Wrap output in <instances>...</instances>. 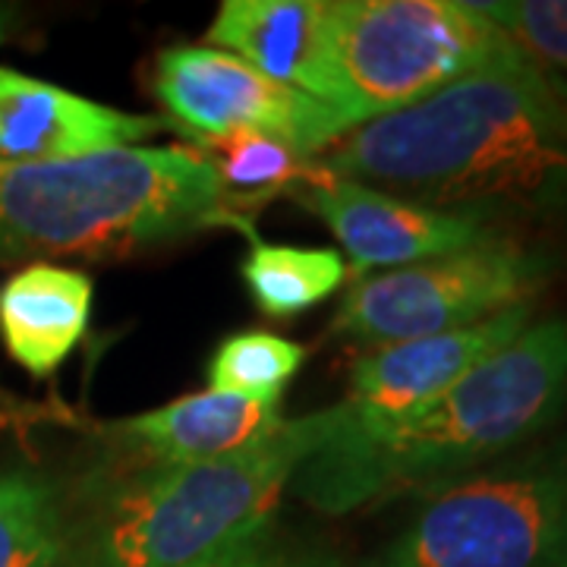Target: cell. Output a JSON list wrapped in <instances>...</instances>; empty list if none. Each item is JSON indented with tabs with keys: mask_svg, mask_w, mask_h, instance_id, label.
Returning <instances> with one entry per match:
<instances>
[{
	"mask_svg": "<svg viewBox=\"0 0 567 567\" xmlns=\"http://www.w3.org/2000/svg\"><path fill=\"white\" fill-rule=\"evenodd\" d=\"M533 306H511L486 322L369 350L353 363L344 401L363 416H401L442 398L466 372L507 347L529 324Z\"/></svg>",
	"mask_w": 567,
	"mask_h": 567,
	"instance_id": "11",
	"label": "cell"
},
{
	"mask_svg": "<svg viewBox=\"0 0 567 567\" xmlns=\"http://www.w3.org/2000/svg\"><path fill=\"white\" fill-rule=\"evenodd\" d=\"M92 316V281L80 268L32 262L0 284V341L29 375L48 379L76 350Z\"/></svg>",
	"mask_w": 567,
	"mask_h": 567,
	"instance_id": "14",
	"label": "cell"
},
{
	"mask_svg": "<svg viewBox=\"0 0 567 567\" xmlns=\"http://www.w3.org/2000/svg\"><path fill=\"white\" fill-rule=\"evenodd\" d=\"M249 224L189 145H136L76 162H0V265L126 256Z\"/></svg>",
	"mask_w": 567,
	"mask_h": 567,
	"instance_id": "4",
	"label": "cell"
},
{
	"mask_svg": "<svg viewBox=\"0 0 567 567\" xmlns=\"http://www.w3.org/2000/svg\"><path fill=\"white\" fill-rule=\"evenodd\" d=\"M155 95L196 140L259 133L290 145L309 162L350 133L328 104L268 80L240 58L208 44L162 51L155 61Z\"/></svg>",
	"mask_w": 567,
	"mask_h": 567,
	"instance_id": "8",
	"label": "cell"
},
{
	"mask_svg": "<svg viewBox=\"0 0 567 567\" xmlns=\"http://www.w3.org/2000/svg\"><path fill=\"white\" fill-rule=\"evenodd\" d=\"M548 271L546 252L495 234L439 259L357 281L334 319V331L375 350L470 328L511 306L529 303Z\"/></svg>",
	"mask_w": 567,
	"mask_h": 567,
	"instance_id": "7",
	"label": "cell"
},
{
	"mask_svg": "<svg viewBox=\"0 0 567 567\" xmlns=\"http://www.w3.org/2000/svg\"><path fill=\"white\" fill-rule=\"evenodd\" d=\"M514 48L461 0H331L322 104L357 130L432 99Z\"/></svg>",
	"mask_w": 567,
	"mask_h": 567,
	"instance_id": "5",
	"label": "cell"
},
{
	"mask_svg": "<svg viewBox=\"0 0 567 567\" xmlns=\"http://www.w3.org/2000/svg\"><path fill=\"white\" fill-rule=\"evenodd\" d=\"M331 0H224L208 48L227 51L268 80L322 102Z\"/></svg>",
	"mask_w": 567,
	"mask_h": 567,
	"instance_id": "13",
	"label": "cell"
},
{
	"mask_svg": "<svg viewBox=\"0 0 567 567\" xmlns=\"http://www.w3.org/2000/svg\"><path fill=\"white\" fill-rule=\"evenodd\" d=\"M244 259L246 290L268 319H293L328 300L347 278V262L334 249L275 246L249 234Z\"/></svg>",
	"mask_w": 567,
	"mask_h": 567,
	"instance_id": "15",
	"label": "cell"
},
{
	"mask_svg": "<svg viewBox=\"0 0 567 567\" xmlns=\"http://www.w3.org/2000/svg\"><path fill=\"white\" fill-rule=\"evenodd\" d=\"M473 10L498 25L529 58L567 76V0H492L473 3Z\"/></svg>",
	"mask_w": 567,
	"mask_h": 567,
	"instance_id": "19",
	"label": "cell"
},
{
	"mask_svg": "<svg viewBox=\"0 0 567 567\" xmlns=\"http://www.w3.org/2000/svg\"><path fill=\"white\" fill-rule=\"evenodd\" d=\"M357 567H567V435L432 492Z\"/></svg>",
	"mask_w": 567,
	"mask_h": 567,
	"instance_id": "6",
	"label": "cell"
},
{
	"mask_svg": "<svg viewBox=\"0 0 567 567\" xmlns=\"http://www.w3.org/2000/svg\"><path fill=\"white\" fill-rule=\"evenodd\" d=\"M164 130H171V123L162 117L126 114L54 82L0 66V162H76L136 148Z\"/></svg>",
	"mask_w": 567,
	"mask_h": 567,
	"instance_id": "10",
	"label": "cell"
},
{
	"mask_svg": "<svg viewBox=\"0 0 567 567\" xmlns=\"http://www.w3.org/2000/svg\"><path fill=\"white\" fill-rule=\"evenodd\" d=\"M66 511L35 470H0V567H63Z\"/></svg>",
	"mask_w": 567,
	"mask_h": 567,
	"instance_id": "16",
	"label": "cell"
},
{
	"mask_svg": "<svg viewBox=\"0 0 567 567\" xmlns=\"http://www.w3.org/2000/svg\"><path fill=\"white\" fill-rule=\"evenodd\" d=\"M344 401L218 461L99 473L66 520L63 567H193L275 520L306 457L338 432Z\"/></svg>",
	"mask_w": 567,
	"mask_h": 567,
	"instance_id": "3",
	"label": "cell"
},
{
	"mask_svg": "<svg viewBox=\"0 0 567 567\" xmlns=\"http://www.w3.org/2000/svg\"><path fill=\"white\" fill-rule=\"evenodd\" d=\"M316 164L492 221L567 215V76L517 44L432 99L350 130Z\"/></svg>",
	"mask_w": 567,
	"mask_h": 567,
	"instance_id": "1",
	"label": "cell"
},
{
	"mask_svg": "<svg viewBox=\"0 0 567 567\" xmlns=\"http://www.w3.org/2000/svg\"><path fill=\"white\" fill-rule=\"evenodd\" d=\"M567 404V322L527 324L442 398L401 416H363L344 401L338 432L290 488L324 514L388 505L451 486L543 435Z\"/></svg>",
	"mask_w": 567,
	"mask_h": 567,
	"instance_id": "2",
	"label": "cell"
},
{
	"mask_svg": "<svg viewBox=\"0 0 567 567\" xmlns=\"http://www.w3.org/2000/svg\"><path fill=\"white\" fill-rule=\"evenodd\" d=\"M284 423L281 404H259L218 391L104 425V445L136 466H186L244 451Z\"/></svg>",
	"mask_w": 567,
	"mask_h": 567,
	"instance_id": "12",
	"label": "cell"
},
{
	"mask_svg": "<svg viewBox=\"0 0 567 567\" xmlns=\"http://www.w3.org/2000/svg\"><path fill=\"white\" fill-rule=\"evenodd\" d=\"M290 196L328 224L357 271L429 262L498 234L486 215L410 203L363 183L341 181L319 164Z\"/></svg>",
	"mask_w": 567,
	"mask_h": 567,
	"instance_id": "9",
	"label": "cell"
},
{
	"mask_svg": "<svg viewBox=\"0 0 567 567\" xmlns=\"http://www.w3.org/2000/svg\"><path fill=\"white\" fill-rule=\"evenodd\" d=\"M193 567H303L293 561V555L281 543L275 520H268L252 533H246L244 539H237L234 546H227L218 555L205 558Z\"/></svg>",
	"mask_w": 567,
	"mask_h": 567,
	"instance_id": "20",
	"label": "cell"
},
{
	"mask_svg": "<svg viewBox=\"0 0 567 567\" xmlns=\"http://www.w3.org/2000/svg\"><path fill=\"white\" fill-rule=\"evenodd\" d=\"M306 347L271 331H240L224 338L208 360V385L218 394L281 404V391L303 365Z\"/></svg>",
	"mask_w": 567,
	"mask_h": 567,
	"instance_id": "17",
	"label": "cell"
},
{
	"mask_svg": "<svg viewBox=\"0 0 567 567\" xmlns=\"http://www.w3.org/2000/svg\"><path fill=\"white\" fill-rule=\"evenodd\" d=\"M10 10L7 7H0V44H3V39H7V29H10Z\"/></svg>",
	"mask_w": 567,
	"mask_h": 567,
	"instance_id": "21",
	"label": "cell"
},
{
	"mask_svg": "<svg viewBox=\"0 0 567 567\" xmlns=\"http://www.w3.org/2000/svg\"><path fill=\"white\" fill-rule=\"evenodd\" d=\"M208 164L218 171L221 186L237 196H265V193H290L312 177L316 162L297 155L290 145L268 140L259 133H237L221 140H199Z\"/></svg>",
	"mask_w": 567,
	"mask_h": 567,
	"instance_id": "18",
	"label": "cell"
}]
</instances>
